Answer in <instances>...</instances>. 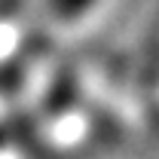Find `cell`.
I'll list each match as a JSON object with an SVG mask.
<instances>
[{"label":"cell","instance_id":"1","mask_svg":"<svg viewBox=\"0 0 159 159\" xmlns=\"http://www.w3.org/2000/svg\"><path fill=\"white\" fill-rule=\"evenodd\" d=\"M49 9L58 16V19H80L83 12H89L98 0H46Z\"/></svg>","mask_w":159,"mask_h":159}]
</instances>
